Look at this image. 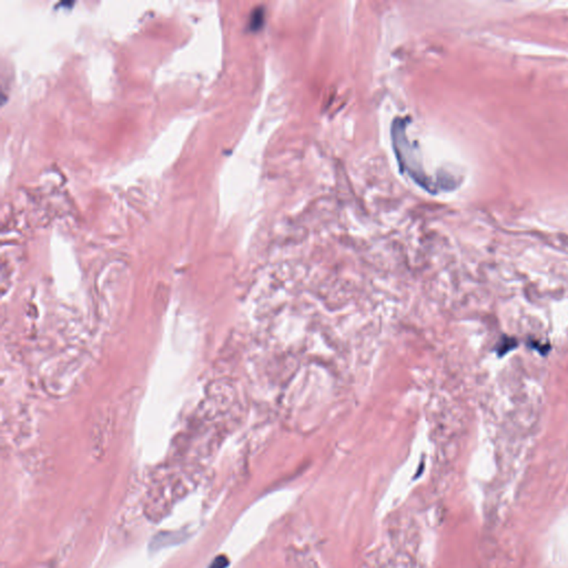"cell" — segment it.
Instances as JSON below:
<instances>
[{
    "label": "cell",
    "mask_w": 568,
    "mask_h": 568,
    "mask_svg": "<svg viewBox=\"0 0 568 568\" xmlns=\"http://www.w3.org/2000/svg\"><path fill=\"white\" fill-rule=\"evenodd\" d=\"M262 21L263 10H255V12H253V16H252L250 27H251L252 29L260 28L261 25H262Z\"/></svg>",
    "instance_id": "6da1fadb"
},
{
    "label": "cell",
    "mask_w": 568,
    "mask_h": 568,
    "mask_svg": "<svg viewBox=\"0 0 568 568\" xmlns=\"http://www.w3.org/2000/svg\"><path fill=\"white\" fill-rule=\"evenodd\" d=\"M229 565V560L227 557L219 556L212 562L211 565L209 568H226Z\"/></svg>",
    "instance_id": "7a4b0ae2"
}]
</instances>
